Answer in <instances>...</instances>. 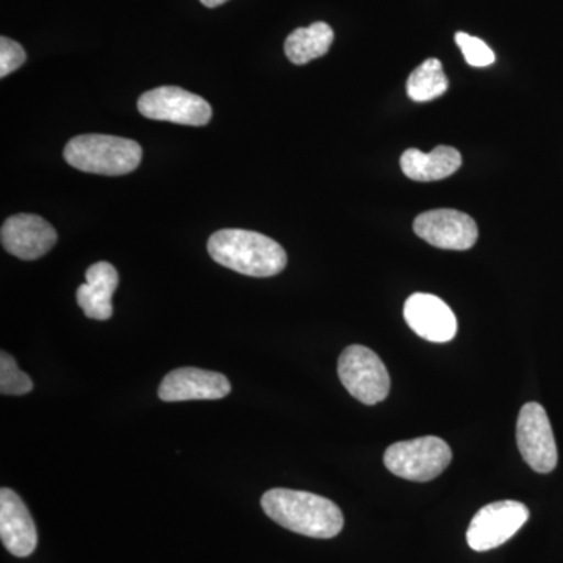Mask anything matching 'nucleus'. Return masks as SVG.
Instances as JSON below:
<instances>
[{"label": "nucleus", "instance_id": "10", "mask_svg": "<svg viewBox=\"0 0 563 563\" xmlns=\"http://www.w3.org/2000/svg\"><path fill=\"white\" fill-rule=\"evenodd\" d=\"M57 232L38 214H13L3 222L0 240L7 252L21 261H36L57 243Z\"/></svg>", "mask_w": 563, "mask_h": 563}, {"label": "nucleus", "instance_id": "3", "mask_svg": "<svg viewBox=\"0 0 563 563\" xmlns=\"http://www.w3.org/2000/svg\"><path fill=\"white\" fill-rule=\"evenodd\" d=\"M141 158L143 150L136 141L99 133L74 136L65 147L68 165L99 176H124L135 172Z\"/></svg>", "mask_w": 563, "mask_h": 563}, {"label": "nucleus", "instance_id": "17", "mask_svg": "<svg viewBox=\"0 0 563 563\" xmlns=\"http://www.w3.org/2000/svg\"><path fill=\"white\" fill-rule=\"evenodd\" d=\"M448 91V77L442 63L429 58L410 74L407 80V95L415 102H428Z\"/></svg>", "mask_w": 563, "mask_h": 563}, {"label": "nucleus", "instance_id": "16", "mask_svg": "<svg viewBox=\"0 0 563 563\" xmlns=\"http://www.w3.org/2000/svg\"><path fill=\"white\" fill-rule=\"evenodd\" d=\"M333 43V31L325 22H314L310 27L296 29L285 41V55L295 65L307 63L328 54Z\"/></svg>", "mask_w": 563, "mask_h": 563}, {"label": "nucleus", "instance_id": "8", "mask_svg": "<svg viewBox=\"0 0 563 563\" xmlns=\"http://www.w3.org/2000/svg\"><path fill=\"white\" fill-rule=\"evenodd\" d=\"M139 111L150 120L195 128L209 124L211 120L210 103L179 87H161L144 92L139 99Z\"/></svg>", "mask_w": 563, "mask_h": 563}, {"label": "nucleus", "instance_id": "2", "mask_svg": "<svg viewBox=\"0 0 563 563\" xmlns=\"http://www.w3.org/2000/svg\"><path fill=\"white\" fill-rule=\"evenodd\" d=\"M210 257L225 268L250 277H273L287 266V252L258 232L222 229L207 244Z\"/></svg>", "mask_w": 563, "mask_h": 563}, {"label": "nucleus", "instance_id": "11", "mask_svg": "<svg viewBox=\"0 0 563 563\" xmlns=\"http://www.w3.org/2000/svg\"><path fill=\"white\" fill-rule=\"evenodd\" d=\"M404 318L409 328L428 342L448 343L457 333V318L451 307L428 292H415L407 299Z\"/></svg>", "mask_w": 563, "mask_h": 563}, {"label": "nucleus", "instance_id": "9", "mask_svg": "<svg viewBox=\"0 0 563 563\" xmlns=\"http://www.w3.org/2000/svg\"><path fill=\"white\" fill-rule=\"evenodd\" d=\"M413 231L432 246L450 251L472 250L479 235L472 217L451 209L421 213L413 222Z\"/></svg>", "mask_w": 563, "mask_h": 563}, {"label": "nucleus", "instance_id": "19", "mask_svg": "<svg viewBox=\"0 0 563 563\" xmlns=\"http://www.w3.org/2000/svg\"><path fill=\"white\" fill-rule=\"evenodd\" d=\"M455 43L461 47L466 63L470 66H474V68H485V66H490L496 60L490 47L483 40L476 38V36L457 32L455 33Z\"/></svg>", "mask_w": 563, "mask_h": 563}, {"label": "nucleus", "instance_id": "14", "mask_svg": "<svg viewBox=\"0 0 563 563\" xmlns=\"http://www.w3.org/2000/svg\"><path fill=\"white\" fill-rule=\"evenodd\" d=\"M85 277L87 282L77 290V303L91 320H110L113 314L111 298L120 284L117 268L109 262L95 263Z\"/></svg>", "mask_w": 563, "mask_h": 563}, {"label": "nucleus", "instance_id": "20", "mask_svg": "<svg viewBox=\"0 0 563 563\" xmlns=\"http://www.w3.org/2000/svg\"><path fill=\"white\" fill-rule=\"evenodd\" d=\"M25 51L16 41L2 36L0 38V77L10 76L13 70L20 69L25 63Z\"/></svg>", "mask_w": 563, "mask_h": 563}, {"label": "nucleus", "instance_id": "7", "mask_svg": "<svg viewBox=\"0 0 563 563\" xmlns=\"http://www.w3.org/2000/svg\"><path fill=\"white\" fill-rule=\"evenodd\" d=\"M518 450L526 463L540 474L553 472L558 466V444L547 410L540 404L521 407L517 421Z\"/></svg>", "mask_w": 563, "mask_h": 563}, {"label": "nucleus", "instance_id": "6", "mask_svg": "<svg viewBox=\"0 0 563 563\" xmlns=\"http://www.w3.org/2000/svg\"><path fill=\"white\" fill-rule=\"evenodd\" d=\"M529 509L518 501H496L483 507L470 523L466 542L477 553L495 550L523 528Z\"/></svg>", "mask_w": 563, "mask_h": 563}, {"label": "nucleus", "instance_id": "4", "mask_svg": "<svg viewBox=\"0 0 563 563\" xmlns=\"http://www.w3.org/2000/svg\"><path fill=\"white\" fill-rule=\"evenodd\" d=\"M453 461L450 444L439 437H420L391 444L384 454L388 472L413 483L435 479Z\"/></svg>", "mask_w": 563, "mask_h": 563}, {"label": "nucleus", "instance_id": "12", "mask_svg": "<svg viewBox=\"0 0 563 563\" xmlns=\"http://www.w3.org/2000/svg\"><path fill=\"white\" fill-rule=\"evenodd\" d=\"M231 390V383L224 374L199 368H179L166 374L158 388V396L165 402L198 401L222 399Z\"/></svg>", "mask_w": 563, "mask_h": 563}, {"label": "nucleus", "instance_id": "13", "mask_svg": "<svg viewBox=\"0 0 563 563\" xmlns=\"http://www.w3.org/2000/svg\"><path fill=\"white\" fill-rule=\"evenodd\" d=\"M0 539L7 551L16 558H27L38 544V533L27 506L10 488L0 490Z\"/></svg>", "mask_w": 563, "mask_h": 563}, {"label": "nucleus", "instance_id": "1", "mask_svg": "<svg viewBox=\"0 0 563 563\" xmlns=\"http://www.w3.org/2000/svg\"><path fill=\"white\" fill-rule=\"evenodd\" d=\"M262 509L282 528L312 539H333L344 525L335 503L309 492L273 488L262 496Z\"/></svg>", "mask_w": 563, "mask_h": 563}, {"label": "nucleus", "instance_id": "15", "mask_svg": "<svg viewBox=\"0 0 563 563\" xmlns=\"http://www.w3.org/2000/svg\"><path fill=\"white\" fill-rule=\"evenodd\" d=\"M462 166L461 152L451 146L435 147L429 154L418 150H407L401 155V169L409 179L435 181L453 176Z\"/></svg>", "mask_w": 563, "mask_h": 563}, {"label": "nucleus", "instance_id": "21", "mask_svg": "<svg viewBox=\"0 0 563 563\" xmlns=\"http://www.w3.org/2000/svg\"><path fill=\"white\" fill-rule=\"evenodd\" d=\"M225 2H228V0H201L202 5H206L207 9H217V7Z\"/></svg>", "mask_w": 563, "mask_h": 563}, {"label": "nucleus", "instance_id": "5", "mask_svg": "<svg viewBox=\"0 0 563 563\" xmlns=\"http://www.w3.org/2000/svg\"><path fill=\"white\" fill-rule=\"evenodd\" d=\"M339 377L350 395L366 406L384 401L390 393L387 366L376 352L361 344H354L342 352Z\"/></svg>", "mask_w": 563, "mask_h": 563}, {"label": "nucleus", "instance_id": "18", "mask_svg": "<svg viewBox=\"0 0 563 563\" xmlns=\"http://www.w3.org/2000/svg\"><path fill=\"white\" fill-rule=\"evenodd\" d=\"M33 390L31 377L18 368L16 362L7 354L5 351L0 354V391L7 396L27 395Z\"/></svg>", "mask_w": 563, "mask_h": 563}]
</instances>
